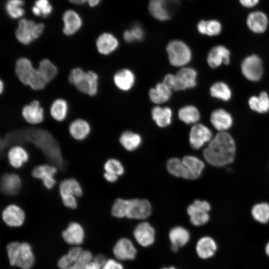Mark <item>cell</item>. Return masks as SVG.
Returning <instances> with one entry per match:
<instances>
[{
    "mask_svg": "<svg viewBox=\"0 0 269 269\" xmlns=\"http://www.w3.org/2000/svg\"><path fill=\"white\" fill-rule=\"evenodd\" d=\"M236 145L232 136L226 132L218 133L208 142L203 154L210 164L221 167L233 161L235 156Z\"/></svg>",
    "mask_w": 269,
    "mask_h": 269,
    "instance_id": "obj_1",
    "label": "cell"
},
{
    "mask_svg": "<svg viewBox=\"0 0 269 269\" xmlns=\"http://www.w3.org/2000/svg\"><path fill=\"white\" fill-rule=\"evenodd\" d=\"M15 73L18 80L23 84L29 86L34 90H42L47 84L37 68L27 58L21 57L16 61Z\"/></svg>",
    "mask_w": 269,
    "mask_h": 269,
    "instance_id": "obj_2",
    "label": "cell"
},
{
    "mask_svg": "<svg viewBox=\"0 0 269 269\" xmlns=\"http://www.w3.org/2000/svg\"><path fill=\"white\" fill-rule=\"evenodd\" d=\"M70 83L80 92L95 96L99 89V75L93 71H85L80 67L73 68L68 76Z\"/></svg>",
    "mask_w": 269,
    "mask_h": 269,
    "instance_id": "obj_3",
    "label": "cell"
},
{
    "mask_svg": "<svg viewBox=\"0 0 269 269\" xmlns=\"http://www.w3.org/2000/svg\"><path fill=\"white\" fill-rule=\"evenodd\" d=\"M7 253L10 265L21 269H30L33 266L34 256L30 245L27 242H16L7 248Z\"/></svg>",
    "mask_w": 269,
    "mask_h": 269,
    "instance_id": "obj_4",
    "label": "cell"
},
{
    "mask_svg": "<svg viewBox=\"0 0 269 269\" xmlns=\"http://www.w3.org/2000/svg\"><path fill=\"white\" fill-rule=\"evenodd\" d=\"M45 24L32 19L22 18L17 23L15 36L21 44L28 45L38 39L43 34Z\"/></svg>",
    "mask_w": 269,
    "mask_h": 269,
    "instance_id": "obj_5",
    "label": "cell"
},
{
    "mask_svg": "<svg viewBox=\"0 0 269 269\" xmlns=\"http://www.w3.org/2000/svg\"><path fill=\"white\" fill-rule=\"evenodd\" d=\"M170 63L176 67L183 66L191 59V52L188 46L179 40L170 41L166 47Z\"/></svg>",
    "mask_w": 269,
    "mask_h": 269,
    "instance_id": "obj_6",
    "label": "cell"
},
{
    "mask_svg": "<svg viewBox=\"0 0 269 269\" xmlns=\"http://www.w3.org/2000/svg\"><path fill=\"white\" fill-rule=\"evenodd\" d=\"M179 3V0H149L148 9L156 19L166 21L171 18Z\"/></svg>",
    "mask_w": 269,
    "mask_h": 269,
    "instance_id": "obj_7",
    "label": "cell"
},
{
    "mask_svg": "<svg viewBox=\"0 0 269 269\" xmlns=\"http://www.w3.org/2000/svg\"><path fill=\"white\" fill-rule=\"evenodd\" d=\"M210 209V204L207 201L195 200L187 208L190 222L196 226L206 224L210 219L208 212Z\"/></svg>",
    "mask_w": 269,
    "mask_h": 269,
    "instance_id": "obj_8",
    "label": "cell"
},
{
    "mask_svg": "<svg viewBox=\"0 0 269 269\" xmlns=\"http://www.w3.org/2000/svg\"><path fill=\"white\" fill-rule=\"evenodd\" d=\"M151 206L145 199L128 200L127 218L131 219L143 220L151 214Z\"/></svg>",
    "mask_w": 269,
    "mask_h": 269,
    "instance_id": "obj_9",
    "label": "cell"
},
{
    "mask_svg": "<svg viewBox=\"0 0 269 269\" xmlns=\"http://www.w3.org/2000/svg\"><path fill=\"white\" fill-rule=\"evenodd\" d=\"M241 70L243 75L248 80L258 81L263 74L262 62L256 55L249 56L243 60L241 64Z\"/></svg>",
    "mask_w": 269,
    "mask_h": 269,
    "instance_id": "obj_10",
    "label": "cell"
},
{
    "mask_svg": "<svg viewBox=\"0 0 269 269\" xmlns=\"http://www.w3.org/2000/svg\"><path fill=\"white\" fill-rule=\"evenodd\" d=\"M21 115L26 123L32 126L42 124L45 119V112L39 101L34 100L24 106Z\"/></svg>",
    "mask_w": 269,
    "mask_h": 269,
    "instance_id": "obj_11",
    "label": "cell"
},
{
    "mask_svg": "<svg viewBox=\"0 0 269 269\" xmlns=\"http://www.w3.org/2000/svg\"><path fill=\"white\" fill-rule=\"evenodd\" d=\"M212 138L211 131L205 125L197 124L191 129L189 133V142L191 147L198 149Z\"/></svg>",
    "mask_w": 269,
    "mask_h": 269,
    "instance_id": "obj_12",
    "label": "cell"
},
{
    "mask_svg": "<svg viewBox=\"0 0 269 269\" xmlns=\"http://www.w3.org/2000/svg\"><path fill=\"white\" fill-rule=\"evenodd\" d=\"M133 235L137 243L143 247L151 246L155 241L154 229L147 222L137 224L134 230Z\"/></svg>",
    "mask_w": 269,
    "mask_h": 269,
    "instance_id": "obj_13",
    "label": "cell"
},
{
    "mask_svg": "<svg viewBox=\"0 0 269 269\" xmlns=\"http://www.w3.org/2000/svg\"><path fill=\"white\" fill-rule=\"evenodd\" d=\"M62 32L67 36H71L78 33L83 26V21L74 10H66L62 16Z\"/></svg>",
    "mask_w": 269,
    "mask_h": 269,
    "instance_id": "obj_14",
    "label": "cell"
},
{
    "mask_svg": "<svg viewBox=\"0 0 269 269\" xmlns=\"http://www.w3.org/2000/svg\"><path fill=\"white\" fill-rule=\"evenodd\" d=\"M113 253L118 260L126 261L134 260L137 252L131 240L127 238H122L114 245Z\"/></svg>",
    "mask_w": 269,
    "mask_h": 269,
    "instance_id": "obj_15",
    "label": "cell"
},
{
    "mask_svg": "<svg viewBox=\"0 0 269 269\" xmlns=\"http://www.w3.org/2000/svg\"><path fill=\"white\" fill-rule=\"evenodd\" d=\"M119 41L116 36L109 32L101 33L96 41V46L98 52L104 56L113 53L118 48Z\"/></svg>",
    "mask_w": 269,
    "mask_h": 269,
    "instance_id": "obj_16",
    "label": "cell"
},
{
    "mask_svg": "<svg viewBox=\"0 0 269 269\" xmlns=\"http://www.w3.org/2000/svg\"><path fill=\"white\" fill-rule=\"evenodd\" d=\"M3 222L8 226L18 227L21 226L25 220V213L21 208L15 204L7 205L1 214Z\"/></svg>",
    "mask_w": 269,
    "mask_h": 269,
    "instance_id": "obj_17",
    "label": "cell"
},
{
    "mask_svg": "<svg viewBox=\"0 0 269 269\" xmlns=\"http://www.w3.org/2000/svg\"><path fill=\"white\" fill-rule=\"evenodd\" d=\"M56 172L57 168L55 166L44 164L35 166L31 174L33 177L41 179L45 187L50 189L56 183L54 176Z\"/></svg>",
    "mask_w": 269,
    "mask_h": 269,
    "instance_id": "obj_18",
    "label": "cell"
},
{
    "mask_svg": "<svg viewBox=\"0 0 269 269\" xmlns=\"http://www.w3.org/2000/svg\"><path fill=\"white\" fill-rule=\"evenodd\" d=\"M195 250L200 258L207 260L215 256L218 250V245L212 237L203 236L197 241Z\"/></svg>",
    "mask_w": 269,
    "mask_h": 269,
    "instance_id": "obj_19",
    "label": "cell"
},
{
    "mask_svg": "<svg viewBox=\"0 0 269 269\" xmlns=\"http://www.w3.org/2000/svg\"><path fill=\"white\" fill-rule=\"evenodd\" d=\"M68 132L74 139L83 140L91 134L92 128L90 123L86 120L77 118L70 122Z\"/></svg>",
    "mask_w": 269,
    "mask_h": 269,
    "instance_id": "obj_20",
    "label": "cell"
},
{
    "mask_svg": "<svg viewBox=\"0 0 269 269\" xmlns=\"http://www.w3.org/2000/svg\"><path fill=\"white\" fill-rule=\"evenodd\" d=\"M62 236L67 244L78 246L84 241V230L79 223L73 222L70 223L67 228L63 231Z\"/></svg>",
    "mask_w": 269,
    "mask_h": 269,
    "instance_id": "obj_21",
    "label": "cell"
},
{
    "mask_svg": "<svg viewBox=\"0 0 269 269\" xmlns=\"http://www.w3.org/2000/svg\"><path fill=\"white\" fill-rule=\"evenodd\" d=\"M230 55L229 50L225 46H215L210 50L208 54V64L212 68L218 67L222 63L227 65L230 62Z\"/></svg>",
    "mask_w": 269,
    "mask_h": 269,
    "instance_id": "obj_22",
    "label": "cell"
},
{
    "mask_svg": "<svg viewBox=\"0 0 269 269\" xmlns=\"http://www.w3.org/2000/svg\"><path fill=\"white\" fill-rule=\"evenodd\" d=\"M21 187L20 177L13 173L4 174L0 179V189L6 195H14L19 192Z\"/></svg>",
    "mask_w": 269,
    "mask_h": 269,
    "instance_id": "obj_23",
    "label": "cell"
},
{
    "mask_svg": "<svg viewBox=\"0 0 269 269\" xmlns=\"http://www.w3.org/2000/svg\"><path fill=\"white\" fill-rule=\"evenodd\" d=\"M247 24L249 29L257 33L264 32L268 25V18L262 11L256 10L249 14L247 18Z\"/></svg>",
    "mask_w": 269,
    "mask_h": 269,
    "instance_id": "obj_24",
    "label": "cell"
},
{
    "mask_svg": "<svg viewBox=\"0 0 269 269\" xmlns=\"http://www.w3.org/2000/svg\"><path fill=\"white\" fill-rule=\"evenodd\" d=\"M210 122L213 127L219 132H226L233 124L231 115L224 109L214 111L210 117Z\"/></svg>",
    "mask_w": 269,
    "mask_h": 269,
    "instance_id": "obj_25",
    "label": "cell"
},
{
    "mask_svg": "<svg viewBox=\"0 0 269 269\" xmlns=\"http://www.w3.org/2000/svg\"><path fill=\"white\" fill-rule=\"evenodd\" d=\"M115 86L122 91H128L134 86L135 76L131 70L122 69L116 72L113 77Z\"/></svg>",
    "mask_w": 269,
    "mask_h": 269,
    "instance_id": "obj_26",
    "label": "cell"
},
{
    "mask_svg": "<svg viewBox=\"0 0 269 269\" xmlns=\"http://www.w3.org/2000/svg\"><path fill=\"white\" fill-rule=\"evenodd\" d=\"M182 161L188 173L189 180L196 179L200 176L205 167L202 160L195 156L186 155Z\"/></svg>",
    "mask_w": 269,
    "mask_h": 269,
    "instance_id": "obj_27",
    "label": "cell"
},
{
    "mask_svg": "<svg viewBox=\"0 0 269 269\" xmlns=\"http://www.w3.org/2000/svg\"><path fill=\"white\" fill-rule=\"evenodd\" d=\"M176 76L180 90L194 87L196 84V71L190 67H184L179 70Z\"/></svg>",
    "mask_w": 269,
    "mask_h": 269,
    "instance_id": "obj_28",
    "label": "cell"
},
{
    "mask_svg": "<svg viewBox=\"0 0 269 269\" xmlns=\"http://www.w3.org/2000/svg\"><path fill=\"white\" fill-rule=\"evenodd\" d=\"M69 113V105L67 101L63 98H57L52 103L49 113L51 118L58 122L64 121Z\"/></svg>",
    "mask_w": 269,
    "mask_h": 269,
    "instance_id": "obj_29",
    "label": "cell"
},
{
    "mask_svg": "<svg viewBox=\"0 0 269 269\" xmlns=\"http://www.w3.org/2000/svg\"><path fill=\"white\" fill-rule=\"evenodd\" d=\"M7 157L8 162L11 166L15 168H19L28 161L29 155L23 147L15 145L9 149Z\"/></svg>",
    "mask_w": 269,
    "mask_h": 269,
    "instance_id": "obj_30",
    "label": "cell"
},
{
    "mask_svg": "<svg viewBox=\"0 0 269 269\" xmlns=\"http://www.w3.org/2000/svg\"><path fill=\"white\" fill-rule=\"evenodd\" d=\"M168 237L171 246L179 248L188 243L190 235L188 230L184 227L176 226L170 230Z\"/></svg>",
    "mask_w": 269,
    "mask_h": 269,
    "instance_id": "obj_31",
    "label": "cell"
},
{
    "mask_svg": "<svg viewBox=\"0 0 269 269\" xmlns=\"http://www.w3.org/2000/svg\"><path fill=\"white\" fill-rule=\"evenodd\" d=\"M60 195H70L76 197L83 194L82 188L80 183L73 178H67L61 181L59 185Z\"/></svg>",
    "mask_w": 269,
    "mask_h": 269,
    "instance_id": "obj_32",
    "label": "cell"
},
{
    "mask_svg": "<svg viewBox=\"0 0 269 269\" xmlns=\"http://www.w3.org/2000/svg\"><path fill=\"white\" fill-rule=\"evenodd\" d=\"M171 91L163 82L160 83L149 90V97L153 103L157 104H162L170 99Z\"/></svg>",
    "mask_w": 269,
    "mask_h": 269,
    "instance_id": "obj_33",
    "label": "cell"
},
{
    "mask_svg": "<svg viewBox=\"0 0 269 269\" xmlns=\"http://www.w3.org/2000/svg\"><path fill=\"white\" fill-rule=\"evenodd\" d=\"M151 115L153 120L159 127H167L171 123L172 113L168 107L156 106L152 109Z\"/></svg>",
    "mask_w": 269,
    "mask_h": 269,
    "instance_id": "obj_34",
    "label": "cell"
},
{
    "mask_svg": "<svg viewBox=\"0 0 269 269\" xmlns=\"http://www.w3.org/2000/svg\"><path fill=\"white\" fill-rule=\"evenodd\" d=\"M36 68L47 84L53 80L58 74L56 66L47 58L41 60Z\"/></svg>",
    "mask_w": 269,
    "mask_h": 269,
    "instance_id": "obj_35",
    "label": "cell"
},
{
    "mask_svg": "<svg viewBox=\"0 0 269 269\" xmlns=\"http://www.w3.org/2000/svg\"><path fill=\"white\" fill-rule=\"evenodd\" d=\"M197 28L202 34L215 36L221 32L222 25L219 21L215 19L202 20L198 23Z\"/></svg>",
    "mask_w": 269,
    "mask_h": 269,
    "instance_id": "obj_36",
    "label": "cell"
},
{
    "mask_svg": "<svg viewBox=\"0 0 269 269\" xmlns=\"http://www.w3.org/2000/svg\"><path fill=\"white\" fill-rule=\"evenodd\" d=\"M122 145L128 151L136 149L141 142V136L131 131H126L122 134L119 138Z\"/></svg>",
    "mask_w": 269,
    "mask_h": 269,
    "instance_id": "obj_37",
    "label": "cell"
},
{
    "mask_svg": "<svg viewBox=\"0 0 269 269\" xmlns=\"http://www.w3.org/2000/svg\"><path fill=\"white\" fill-rule=\"evenodd\" d=\"M250 108L257 112L263 113L269 110V96L266 92H262L259 96H252L249 100Z\"/></svg>",
    "mask_w": 269,
    "mask_h": 269,
    "instance_id": "obj_38",
    "label": "cell"
},
{
    "mask_svg": "<svg viewBox=\"0 0 269 269\" xmlns=\"http://www.w3.org/2000/svg\"><path fill=\"white\" fill-rule=\"evenodd\" d=\"M178 115L179 119L187 124H195L200 118L198 109L191 105L181 108L178 111Z\"/></svg>",
    "mask_w": 269,
    "mask_h": 269,
    "instance_id": "obj_39",
    "label": "cell"
},
{
    "mask_svg": "<svg viewBox=\"0 0 269 269\" xmlns=\"http://www.w3.org/2000/svg\"><path fill=\"white\" fill-rule=\"evenodd\" d=\"M167 169L172 175L179 177L189 179V175L182 159L171 158L167 162Z\"/></svg>",
    "mask_w": 269,
    "mask_h": 269,
    "instance_id": "obj_40",
    "label": "cell"
},
{
    "mask_svg": "<svg viewBox=\"0 0 269 269\" xmlns=\"http://www.w3.org/2000/svg\"><path fill=\"white\" fill-rule=\"evenodd\" d=\"M83 249L79 246L71 248L67 254L61 257L57 263L60 269H65L74 263L79 258Z\"/></svg>",
    "mask_w": 269,
    "mask_h": 269,
    "instance_id": "obj_41",
    "label": "cell"
},
{
    "mask_svg": "<svg viewBox=\"0 0 269 269\" xmlns=\"http://www.w3.org/2000/svg\"><path fill=\"white\" fill-rule=\"evenodd\" d=\"M254 219L261 224H266L269 221V204L263 202L255 205L251 210Z\"/></svg>",
    "mask_w": 269,
    "mask_h": 269,
    "instance_id": "obj_42",
    "label": "cell"
},
{
    "mask_svg": "<svg viewBox=\"0 0 269 269\" xmlns=\"http://www.w3.org/2000/svg\"><path fill=\"white\" fill-rule=\"evenodd\" d=\"M24 1L23 0H8L5 4V10L12 19H16L21 17L25 13L22 7Z\"/></svg>",
    "mask_w": 269,
    "mask_h": 269,
    "instance_id": "obj_43",
    "label": "cell"
},
{
    "mask_svg": "<svg viewBox=\"0 0 269 269\" xmlns=\"http://www.w3.org/2000/svg\"><path fill=\"white\" fill-rule=\"evenodd\" d=\"M210 91L212 97L225 101L230 100L232 96L230 88L226 84L222 82L214 83L211 87Z\"/></svg>",
    "mask_w": 269,
    "mask_h": 269,
    "instance_id": "obj_44",
    "label": "cell"
},
{
    "mask_svg": "<svg viewBox=\"0 0 269 269\" xmlns=\"http://www.w3.org/2000/svg\"><path fill=\"white\" fill-rule=\"evenodd\" d=\"M144 35V30L142 27L136 24L124 31L123 38L126 41L132 42L141 40Z\"/></svg>",
    "mask_w": 269,
    "mask_h": 269,
    "instance_id": "obj_45",
    "label": "cell"
},
{
    "mask_svg": "<svg viewBox=\"0 0 269 269\" xmlns=\"http://www.w3.org/2000/svg\"><path fill=\"white\" fill-rule=\"evenodd\" d=\"M128 200L118 198L116 199L112 207V214L117 218L127 217Z\"/></svg>",
    "mask_w": 269,
    "mask_h": 269,
    "instance_id": "obj_46",
    "label": "cell"
},
{
    "mask_svg": "<svg viewBox=\"0 0 269 269\" xmlns=\"http://www.w3.org/2000/svg\"><path fill=\"white\" fill-rule=\"evenodd\" d=\"M105 172L114 174L118 176L124 172V168L120 161L115 158H111L106 161L104 165Z\"/></svg>",
    "mask_w": 269,
    "mask_h": 269,
    "instance_id": "obj_47",
    "label": "cell"
},
{
    "mask_svg": "<svg viewBox=\"0 0 269 269\" xmlns=\"http://www.w3.org/2000/svg\"><path fill=\"white\" fill-rule=\"evenodd\" d=\"M93 259L92 254L90 251L83 250L78 259L65 269H83Z\"/></svg>",
    "mask_w": 269,
    "mask_h": 269,
    "instance_id": "obj_48",
    "label": "cell"
},
{
    "mask_svg": "<svg viewBox=\"0 0 269 269\" xmlns=\"http://www.w3.org/2000/svg\"><path fill=\"white\" fill-rule=\"evenodd\" d=\"M34 6L38 9L40 16L43 17L48 16L52 10V6L48 0H36Z\"/></svg>",
    "mask_w": 269,
    "mask_h": 269,
    "instance_id": "obj_49",
    "label": "cell"
},
{
    "mask_svg": "<svg viewBox=\"0 0 269 269\" xmlns=\"http://www.w3.org/2000/svg\"><path fill=\"white\" fill-rule=\"evenodd\" d=\"M163 83L171 90H180L176 75L167 74L164 78Z\"/></svg>",
    "mask_w": 269,
    "mask_h": 269,
    "instance_id": "obj_50",
    "label": "cell"
},
{
    "mask_svg": "<svg viewBox=\"0 0 269 269\" xmlns=\"http://www.w3.org/2000/svg\"><path fill=\"white\" fill-rule=\"evenodd\" d=\"M63 204L70 209H75L78 206L77 197L70 195H60Z\"/></svg>",
    "mask_w": 269,
    "mask_h": 269,
    "instance_id": "obj_51",
    "label": "cell"
},
{
    "mask_svg": "<svg viewBox=\"0 0 269 269\" xmlns=\"http://www.w3.org/2000/svg\"><path fill=\"white\" fill-rule=\"evenodd\" d=\"M102 269H124L123 265L114 259L107 260Z\"/></svg>",
    "mask_w": 269,
    "mask_h": 269,
    "instance_id": "obj_52",
    "label": "cell"
},
{
    "mask_svg": "<svg viewBox=\"0 0 269 269\" xmlns=\"http://www.w3.org/2000/svg\"><path fill=\"white\" fill-rule=\"evenodd\" d=\"M102 0H69V1L75 4H83L88 3L91 7H94L98 5Z\"/></svg>",
    "mask_w": 269,
    "mask_h": 269,
    "instance_id": "obj_53",
    "label": "cell"
},
{
    "mask_svg": "<svg viewBox=\"0 0 269 269\" xmlns=\"http://www.w3.org/2000/svg\"><path fill=\"white\" fill-rule=\"evenodd\" d=\"M240 3L244 7L251 8L255 6L260 0H239Z\"/></svg>",
    "mask_w": 269,
    "mask_h": 269,
    "instance_id": "obj_54",
    "label": "cell"
},
{
    "mask_svg": "<svg viewBox=\"0 0 269 269\" xmlns=\"http://www.w3.org/2000/svg\"><path fill=\"white\" fill-rule=\"evenodd\" d=\"M105 179L108 182H115L118 179V176L114 174L105 172L104 174Z\"/></svg>",
    "mask_w": 269,
    "mask_h": 269,
    "instance_id": "obj_55",
    "label": "cell"
},
{
    "mask_svg": "<svg viewBox=\"0 0 269 269\" xmlns=\"http://www.w3.org/2000/svg\"><path fill=\"white\" fill-rule=\"evenodd\" d=\"M102 268L101 265L93 260L83 269H102Z\"/></svg>",
    "mask_w": 269,
    "mask_h": 269,
    "instance_id": "obj_56",
    "label": "cell"
},
{
    "mask_svg": "<svg viewBox=\"0 0 269 269\" xmlns=\"http://www.w3.org/2000/svg\"><path fill=\"white\" fill-rule=\"evenodd\" d=\"M94 261L99 264L102 267L105 264L107 261L106 258L102 255H98L95 257L93 259Z\"/></svg>",
    "mask_w": 269,
    "mask_h": 269,
    "instance_id": "obj_57",
    "label": "cell"
},
{
    "mask_svg": "<svg viewBox=\"0 0 269 269\" xmlns=\"http://www.w3.org/2000/svg\"><path fill=\"white\" fill-rule=\"evenodd\" d=\"M265 252L267 257L269 258V241L267 243L265 246Z\"/></svg>",
    "mask_w": 269,
    "mask_h": 269,
    "instance_id": "obj_58",
    "label": "cell"
},
{
    "mask_svg": "<svg viewBox=\"0 0 269 269\" xmlns=\"http://www.w3.org/2000/svg\"><path fill=\"white\" fill-rule=\"evenodd\" d=\"M162 269H176V268H175L174 267H169V268H164Z\"/></svg>",
    "mask_w": 269,
    "mask_h": 269,
    "instance_id": "obj_59",
    "label": "cell"
},
{
    "mask_svg": "<svg viewBox=\"0 0 269 269\" xmlns=\"http://www.w3.org/2000/svg\"><path fill=\"white\" fill-rule=\"evenodd\" d=\"M9 71H11V70H9ZM12 71H15V70H12ZM6 71H4V72H3L0 73V74H1V73H3V72H6ZM7 71H8V70Z\"/></svg>",
    "mask_w": 269,
    "mask_h": 269,
    "instance_id": "obj_60",
    "label": "cell"
},
{
    "mask_svg": "<svg viewBox=\"0 0 269 269\" xmlns=\"http://www.w3.org/2000/svg\"><path fill=\"white\" fill-rule=\"evenodd\" d=\"M0 65H8V64H0ZM15 65H13V66H15Z\"/></svg>",
    "mask_w": 269,
    "mask_h": 269,
    "instance_id": "obj_61",
    "label": "cell"
}]
</instances>
